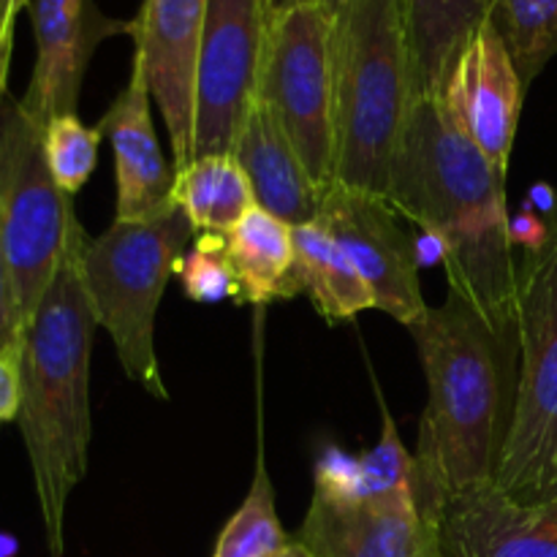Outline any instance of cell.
<instances>
[{"label":"cell","instance_id":"obj_11","mask_svg":"<svg viewBox=\"0 0 557 557\" xmlns=\"http://www.w3.org/2000/svg\"><path fill=\"white\" fill-rule=\"evenodd\" d=\"M435 101L455 128H460L506 177L525 85L487 20L460 49Z\"/></svg>","mask_w":557,"mask_h":557},{"label":"cell","instance_id":"obj_10","mask_svg":"<svg viewBox=\"0 0 557 557\" xmlns=\"http://www.w3.org/2000/svg\"><path fill=\"white\" fill-rule=\"evenodd\" d=\"M397 215L400 212L384 196L332 183L315 223L335 237L373 288L375 308L408 330L428 313V302L419 286L413 237L397 223Z\"/></svg>","mask_w":557,"mask_h":557},{"label":"cell","instance_id":"obj_29","mask_svg":"<svg viewBox=\"0 0 557 557\" xmlns=\"http://www.w3.org/2000/svg\"><path fill=\"white\" fill-rule=\"evenodd\" d=\"M22 343V321L16 310L14 283H11L9 261H5L3 239H0V348L20 346Z\"/></svg>","mask_w":557,"mask_h":557},{"label":"cell","instance_id":"obj_12","mask_svg":"<svg viewBox=\"0 0 557 557\" xmlns=\"http://www.w3.org/2000/svg\"><path fill=\"white\" fill-rule=\"evenodd\" d=\"M210 0H145L134 20V60L172 141L174 172L194 161L196 60Z\"/></svg>","mask_w":557,"mask_h":557},{"label":"cell","instance_id":"obj_30","mask_svg":"<svg viewBox=\"0 0 557 557\" xmlns=\"http://www.w3.org/2000/svg\"><path fill=\"white\" fill-rule=\"evenodd\" d=\"M27 5H30V0H0V101L9 96V71L11 52H14L16 16Z\"/></svg>","mask_w":557,"mask_h":557},{"label":"cell","instance_id":"obj_16","mask_svg":"<svg viewBox=\"0 0 557 557\" xmlns=\"http://www.w3.org/2000/svg\"><path fill=\"white\" fill-rule=\"evenodd\" d=\"M150 98L145 69L134 60L128 85L117 92L101 123L96 125L103 136H109L114 150V221H150L172 207L174 166H169L158 145Z\"/></svg>","mask_w":557,"mask_h":557},{"label":"cell","instance_id":"obj_19","mask_svg":"<svg viewBox=\"0 0 557 557\" xmlns=\"http://www.w3.org/2000/svg\"><path fill=\"white\" fill-rule=\"evenodd\" d=\"M413 87L419 98H435L451 63L487 14V0H403Z\"/></svg>","mask_w":557,"mask_h":557},{"label":"cell","instance_id":"obj_21","mask_svg":"<svg viewBox=\"0 0 557 557\" xmlns=\"http://www.w3.org/2000/svg\"><path fill=\"white\" fill-rule=\"evenodd\" d=\"M172 205L185 212L196 232L228 234L256 207L253 185L234 156L194 158L174 172Z\"/></svg>","mask_w":557,"mask_h":557},{"label":"cell","instance_id":"obj_36","mask_svg":"<svg viewBox=\"0 0 557 557\" xmlns=\"http://www.w3.org/2000/svg\"><path fill=\"white\" fill-rule=\"evenodd\" d=\"M321 3H324L326 9L332 11V14H337V11H341V5L346 3V0H321Z\"/></svg>","mask_w":557,"mask_h":557},{"label":"cell","instance_id":"obj_23","mask_svg":"<svg viewBox=\"0 0 557 557\" xmlns=\"http://www.w3.org/2000/svg\"><path fill=\"white\" fill-rule=\"evenodd\" d=\"M292 539L283 531L275 509V490L267 476L264 460L256 462V476L243 506L221 531L212 557H270Z\"/></svg>","mask_w":557,"mask_h":557},{"label":"cell","instance_id":"obj_31","mask_svg":"<svg viewBox=\"0 0 557 557\" xmlns=\"http://www.w3.org/2000/svg\"><path fill=\"white\" fill-rule=\"evenodd\" d=\"M413 248H417V264L419 267H433V264H446V243L441 237L430 232H419V237H413Z\"/></svg>","mask_w":557,"mask_h":557},{"label":"cell","instance_id":"obj_9","mask_svg":"<svg viewBox=\"0 0 557 557\" xmlns=\"http://www.w3.org/2000/svg\"><path fill=\"white\" fill-rule=\"evenodd\" d=\"M267 20L261 0H210L194 98V158L232 156L256 101Z\"/></svg>","mask_w":557,"mask_h":557},{"label":"cell","instance_id":"obj_5","mask_svg":"<svg viewBox=\"0 0 557 557\" xmlns=\"http://www.w3.org/2000/svg\"><path fill=\"white\" fill-rule=\"evenodd\" d=\"M196 228L180 207L150 221H114L82 250L90 308L109 332L125 375L158 400H169L156 357V313Z\"/></svg>","mask_w":557,"mask_h":557},{"label":"cell","instance_id":"obj_8","mask_svg":"<svg viewBox=\"0 0 557 557\" xmlns=\"http://www.w3.org/2000/svg\"><path fill=\"white\" fill-rule=\"evenodd\" d=\"M256 101L281 123L310 177L330 188L337 152L335 14L321 0H299L267 25Z\"/></svg>","mask_w":557,"mask_h":557},{"label":"cell","instance_id":"obj_26","mask_svg":"<svg viewBox=\"0 0 557 557\" xmlns=\"http://www.w3.org/2000/svg\"><path fill=\"white\" fill-rule=\"evenodd\" d=\"M174 275L180 277L185 297L194 299V302L218 305L226 302V299H237V305H245L243 288H239L237 275L228 264L223 234L201 232L194 248L180 259Z\"/></svg>","mask_w":557,"mask_h":557},{"label":"cell","instance_id":"obj_14","mask_svg":"<svg viewBox=\"0 0 557 557\" xmlns=\"http://www.w3.org/2000/svg\"><path fill=\"white\" fill-rule=\"evenodd\" d=\"M297 542L313 557H438L435 517L417 495L335 500L313 493Z\"/></svg>","mask_w":557,"mask_h":557},{"label":"cell","instance_id":"obj_3","mask_svg":"<svg viewBox=\"0 0 557 557\" xmlns=\"http://www.w3.org/2000/svg\"><path fill=\"white\" fill-rule=\"evenodd\" d=\"M76 223L52 286L22 332L20 424L49 557L65 553V506L90 460V357L98 321L82 277Z\"/></svg>","mask_w":557,"mask_h":557},{"label":"cell","instance_id":"obj_33","mask_svg":"<svg viewBox=\"0 0 557 557\" xmlns=\"http://www.w3.org/2000/svg\"><path fill=\"white\" fill-rule=\"evenodd\" d=\"M294 3H299V0H261V9H264L267 25H270V22H275L277 16L283 14V11L292 9Z\"/></svg>","mask_w":557,"mask_h":557},{"label":"cell","instance_id":"obj_7","mask_svg":"<svg viewBox=\"0 0 557 557\" xmlns=\"http://www.w3.org/2000/svg\"><path fill=\"white\" fill-rule=\"evenodd\" d=\"M76 223L74 201L58 188L44 156V125L5 96L0 101V239L22 332L52 286Z\"/></svg>","mask_w":557,"mask_h":557},{"label":"cell","instance_id":"obj_35","mask_svg":"<svg viewBox=\"0 0 557 557\" xmlns=\"http://www.w3.org/2000/svg\"><path fill=\"white\" fill-rule=\"evenodd\" d=\"M270 557H313L308 553V547H305L302 542H288L286 547L277 549V553H272Z\"/></svg>","mask_w":557,"mask_h":557},{"label":"cell","instance_id":"obj_27","mask_svg":"<svg viewBox=\"0 0 557 557\" xmlns=\"http://www.w3.org/2000/svg\"><path fill=\"white\" fill-rule=\"evenodd\" d=\"M22 403V343L0 348V430L16 422Z\"/></svg>","mask_w":557,"mask_h":557},{"label":"cell","instance_id":"obj_13","mask_svg":"<svg viewBox=\"0 0 557 557\" xmlns=\"http://www.w3.org/2000/svg\"><path fill=\"white\" fill-rule=\"evenodd\" d=\"M27 9L36 65L20 103L38 125H47L60 114H76L92 52L112 36H134V20L107 16L96 0H30Z\"/></svg>","mask_w":557,"mask_h":557},{"label":"cell","instance_id":"obj_1","mask_svg":"<svg viewBox=\"0 0 557 557\" xmlns=\"http://www.w3.org/2000/svg\"><path fill=\"white\" fill-rule=\"evenodd\" d=\"M504 180L435 98H419L392 158L384 199L419 232L444 239L449 294L493 330L517 332L520 264L509 243Z\"/></svg>","mask_w":557,"mask_h":557},{"label":"cell","instance_id":"obj_24","mask_svg":"<svg viewBox=\"0 0 557 557\" xmlns=\"http://www.w3.org/2000/svg\"><path fill=\"white\" fill-rule=\"evenodd\" d=\"M101 139V131L87 128L76 114H60L44 125V156H47L49 172L58 188L71 199L85 188L90 174L96 172Z\"/></svg>","mask_w":557,"mask_h":557},{"label":"cell","instance_id":"obj_4","mask_svg":"<svg viewBox=\"0 0 557 557\" xmlns=\"http://www.w3.org/2000/svg\"><path fill=\"white\" fill-rule=\"evenodd\" d=\"M335 183L386 194L417 103L403 0H346L335 14Z\"/></svg>","mask_w":557,"mask_h":557},{"label":"cell","instance_id":"obj_34","mask_svg":"<svg viewBox=\"0 0 557 557\" xmlns=\"http://www.w3.org/2000/svg\"><path fill=\"white\" fill-rule=\"evenodd\" d=\"M16 555H20V539L0 531V557H16Z\"/></svg>","mask_w":557,"mask_h":557},{"label":"cell","instance_id":"obj_25","mask_svg":"<svg viewBox=\"0 0 557 557\" xmlns=\"http://www.w3.org/2000/svg\"><path fill=\"white\" fill-rule=\"evenodd\" d=\"M392 495H417L419 471L411 451L403 446L395 422L384 413V433L373 449L357 457V493L354 500L392 498Z\"/></svg>","mask_w":557,"mask_h":557},{"label":"cell","instance_id":"obj_2","mask_svg":"<svg viewBox=\"0 0 557 557\" xmlns=\"http://www.w3.org/2000/svg\"><path fill=\"white\" fill-rule=\"evenodd\" d=\"M428 379L413 460L419 504L438 515L446 495L495 482L511 424L520 346L517 332H498L460 297L408 326Z\"/></svg>","mask_w":557,"mask_h":557},{"label":"cell","instance_id":"obj_22","mask_svg":"<svg viewBox=\"0 0 557 557\" xmlns=\"http://www.w3.org/2000/svg\"><path fill=\"white\" fill-rule=\"evenodd\" d=\"M484 20L500 36L528 90L557 58V0H487Z\"/></svg>","mask_w":557,"mask_h":557},{"label":"cell","instance_id":"obj_18","mask_svg":"<svg viewBox=\"0 0 557 557\" xmlns=\"http://www.w3.org/2000/svg\"><path fill=\"white\" fill-rule=\"evenodd\" d=\"M292 237L294 264L286 283L288 299L299 294L308 297L330 324L351 321L362 310L375 308L373 288L324 226H292Z\"/></svg>","mask_w":557,"mask_h":557},{"label":"cell","instance_id":"obj_28","mask_svg":"<svg viewBox=\"0 0 557 557\" xmlns=\"http://www.w3.org/2000/svg\"><path fill=\"white\" fill-rule=\"evenodd\" d=\"M509 243L511 248H522L528 256L542 253L553 243V223L525 207L517 215H509Z\"/></svg>","mask_w":557,"mask_h":557},{"label":"cell","instance_id":"obj_6","mask_svg":"<svg viewBox=\"0 0 557 557\" xmlns=\"http://www.w3.org/2000/svg\"><path fill=\"white\" fill-rule=\"evenodd\" d=\"M517 392L495 484L522 504L557 498V215L547 250L520 261Z\"/></svg>","mask_w":557,"mask_h":557},{"label":"cell","instance_id":"obj_20","mask_svg":"<svg viewBox=\"0 0 557 557\" xmlns=\"http://www.w3.org/2000/svg\"><path fill=\"white\" fill-rule=\"evenodd\" d=\"M226 237V256L243 288V302L270 305L288 299L294 264L292 226L256 205Z\"/></svg>","mask_w":557,"mask_h":557},{"label":"cell","instance_id":"obj_15","mask_svg":"<svg viewBox=\"0 0 557 557\" xmlns=\"http://www.w3.org/2000/svg\"><path fill=\"white\" fill-rule=\"evenodd\" d=\"M438 557H557V498L522 504L495 482L446 495Z\"/></svg>","mask_w":557,"mask_h":557},{"label":"cell","instance_id":"obj_32","mask_svg":"<svg viewBox=\"0 0 557 557\" xmlns=\"http://www.w3.org/2000/svg\"><path fill=\"white\" fill-rule=\"evenodd\" d=\"M528 210L539 212V215H557V190L549 183H536L528 190Z\"/></svg>","mask_w":557,"mask_h":557},{"label":"cell","instance_id":"obj_17","mask_svg":"<svg viewBox=\"0 0 557 557\" xmlns=\"http://www.w3.org/2000/svg\"><path fill=\"white\" fill-rule=\"evenodd\" d=\"M232 156L253 185L256 205L288 226L315 223L326 188L310 177L286 131L264 103L253 101Z\"/></svg>","mask_w":557,"mask_h":557}]
</instances>
